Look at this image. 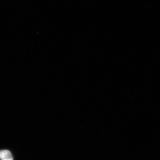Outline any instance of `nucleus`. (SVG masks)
Segmentation results:
<instances>
[{"label":"nucleus","mask_w":160,"mask_h":160,"mask_svg":"<svg viewBox=\"0 0 160 160\" xmlns=\"http://www.w3.org/2000/svg\"><path fill=\"white\" fill-rule=\"evenodd\" d=\"M0 159L1 160H10L13 159L12 155L9 150H0Z\"/></svg>","instance_id":"nucleus-1"}]
</instances>
